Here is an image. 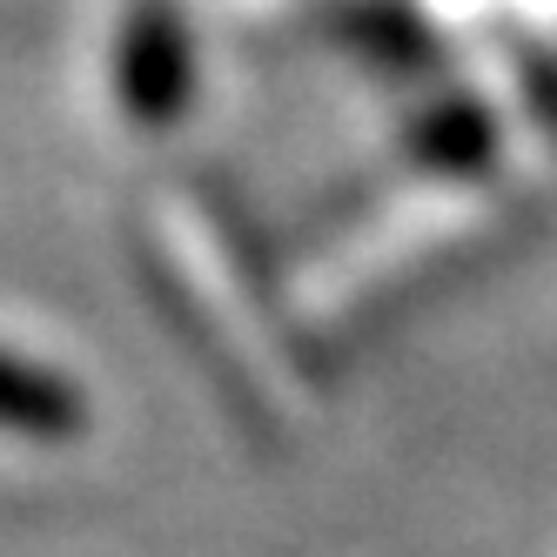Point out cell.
I'll return each instance as SVG.
<instances>
[{
    "instance_id": "7a4b0ae2",
    "label": "cell",
    "mask_w": 557,
    "mask_h": 557,
    "mask_svg": "<svg viewBox=\"0 0 557 557\" xmlns=\"http://www.w3.org/2000/svg\"><path fill=\"white\" fill-rule=\"evenodd\" d=\"M0 430L27 436V444H67L88 430V396L74 389V376L0 349Z\"/></svg>"
},
{
    "instance_id": "6da1fadb",
    "label": "cell",
    "mask_w": 557,
    "mask_h": 557,
    "mask_svg": "<svg viewBox=\"0 0 557 557\" xmlns=\"http://www.w3.org/2000/svg\"><path fill=\"white\" fill-rule=\"evenodd\" d=\"M114 95L135 128H169L195 95V41L175 0H135L114 41Z\"/></svg>"
},
{
    "instance_id": "3957f363",
    "label": "cell",
    "mask_w": 557,
    "mask_h": 557,
    "mask_svg": "<svg viewBox=\"0 0 557 557\" xmlns=\"http://www.w3.org/2000/svg\"><path fill=\"white\" fill-rule=\"evenodd\" d=\"M491 141H497V128L476 101H444L436 114H423L410 128V154L423 169H444V175H470L491 154Z\"/></svg>"
},
{
    "instance_id": "277c9868",
    "label": "cell",
    "mask_w": 557,
    "mask_h": 557,
    "mask_svg": "<svg viewBox=\"0 0 557 557\" xmlns=\"http://www.w3.org/2000/svg\"><path fill=\"white\" fill-rule=\"evenodd\" d=\"M343 27L356 34V48H370L383 67H430L436 41H430V27L417 14H404L396 0H356V8L343 14Z\"/></svg>"
}]
</instances>
